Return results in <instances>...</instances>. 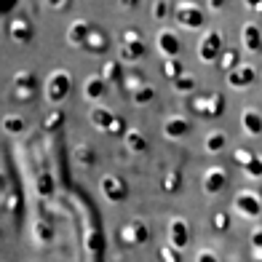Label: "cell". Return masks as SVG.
Wrapping results in <instances>:
<instances>
[]
</instances>
